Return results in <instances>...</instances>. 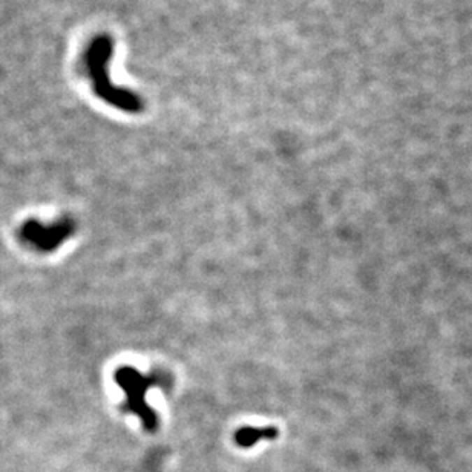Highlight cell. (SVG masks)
Listing matches in <instances>:
<instances>
[{
  "mask_svg": "<svg viewBox=\"0 0 472 472\" xmlns=\"http://www.w3.org/2000/svg\"><path fill=\"white\" fill-rule=\"evenodd\" d=\"M115 380L126 394L124 411L137 415L146 431H155L158 428V415L148 403L146 396L152 388L169 385V378L159 371L148 376L135 368L122 366L115 373Z\"/></svg>",
  "mask_w": 472,
  "mask_h": 472,
  "instance_id": "cell-1",
  "label": "cell"
},
{
  "mask_svg": "<svg viewBox=\"0 0 472 472\" xmlns=\"http://www.w3.org/2000/svg\"><path fill=\"white\" fill-rule=\"evenodd\" d=\"M73 234L74 222L69 220H62L55 224H40L31 221L25 224L22 230V236L42 252L54 250Z\"/></svg>",
  "mask_w": 472,
  "mask_h": 472,
  "instance_id": "cell-2",
  "label": "cell"
},
{
  "mask_svg": "<svg viewBox=\"0 0 472 472\" xmlns=\"http://www.w3.org/2000/svg\"><path fill=\"white\" fill-rule=\"evenodd\" d=\"M278 437V429L273 427H264V428H255V427H245L241 428L235 436V442L241 448H252L261 440H273Z\"/></svg>",
  "mask_w": 472,
  "mask_h": 472,
  "instance_id": "cell-3",
  "label": "cell"
}]
</instances>
